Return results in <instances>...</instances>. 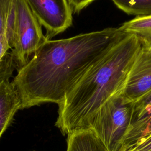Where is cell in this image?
<instances>
[{
    "instance_id": "obj_1",
    "label": "cell",
    "mask_w": 151,
    "mask_h": 151,
    "mask_svg": "<svg viewBox=\"0 0 151 151\" xmlns=\"http://www.w3.org/2000/svg\"><path fill=\"white\" fill-rule=\"evenodd\" d=\"M128 34L119 28L47 40L12 81L21 109L60 104L85 73Z\"/></svg>"
},
{
    "instance_id": "obj_2",
    "label": "cell",
    "mask_w": 151,
    "mask_h": 151,
    "mask_svg": "<svg viewBox=\"0 0 151 151\" xmlns=\"http://www.w3.org/2000/svg\"><path fill=\"white\" fill-rule=\"evenodd\" d=\"M139 37L128 34L97 61L58 105L55 126L64 135L85 129L99 108L122 94L141 47Z\"/></svg>"
},
{
    "instance_id": "obj_3",
    "label": "cell",
    "mask_w": 151,
    "mask_h": 151,
    "mask_svg": "<svg viewBox=\"0 0 151 151\" xmlns=\"http://www.w3.org/2000/svg\"><path fill=\"white\" fill-rule=\"evenodd\" d=\"M10 54L18 71L47 40L42 25L25 0H14L7 30Z\"/></svg>"
},
{
    "instance_id": "obj_4",
    "label": "cell",
    "mask_w": 151,
    "mask_h": 151,
    "mask_svg": "<svg viewBox=\"0 0 151 151\" xmlns=\"http://www.w3.org/2000/svg\"><path fill=\"white\" fill-rule=\"evenodd\" d=\"M122 94L106 101L85 128L94 132L107 151H119L131 122L133 103L126 101Z\"/></svg>"
},
{
    "instance_id": "obj_5",
    "label": "cell",
    "mask_w": 151,
    "mask_h": 151,
    "mask_svg": "<svg viewBox=\"0 0 151 151\" xmlns=\"http://www.w3.org/2000/svg\"><path fill=\"white\" fill-rule=\"evenodd\" d=\"M50 40L72 25L73 10L68 0H25Z\"/></svg>"
},
{
    "instance_id": "obj_6",
    "label": "cell",
    "mask_w": 151,
    "mask_h": 151,
    "mask_svg": "<svg viewBox=\"0 0 151 151\" xmlns=\"http://www.w3.org/2000/svg\"><path fill=\"white\" fill-rule=\"evenodd\" d=\"M151 90V49L142 44L129 71L122 96L133 103Z\"/></svg>"
},
{
    "instance_id": "obj_7",
    "label": "cell",
    "mask_w": 151,
    "mask_h": 151,
    "mask_svg": "<svg viewBox=\"0 0 151 151\" xmlns=\"http://www.w3.org/2000/svg\"><path fill=\"white\" fill-rule=\"evenodd\" d=\"M20 109L21 101L9 77L0 78V138Z\"/></svg>"
},
{
    "instance_id": "obj_8",
    "label": "cell",
    "mask_w": 151,
    "mask_h": 151,
    "mask_svg": "<svg viewBox=\"0 0 151 151\" xmlns=\"http://www.w3.org/2000/svg\"><path fill=\"white\" fill-rule=\"evenodd\" d=\"M150 134L151 105L137 113H132L130 125L123 137L120 150Z\"/></svg>"
},
{
    "instance_id": "obj_9",
    "label": "cell",
    "mask_w": 151,
    "mask_h": 151,
    "mask_svg": "<svg viewBox=\"0 0 151 151\" xmlns=\"http://www.w3.org/2000/svg\"><path fill=\"white\" fill-rule=\"evenodd\" d=\"M66 151H107V150L92 130L89 129H81L67 135Z\"/></svg>"
},
{
    "instance_id": "obj_10",
    "label": "cell",
    "mask_w": 151,
    "mask_h": 151,
    "mask_svg": "<svg viewBox=\"0 0 151 151\" xmlns=\"http://www.w3.org/2000/svg\"><path fill=\"white\" fill-rule=\"evenodd\" d=\"M117 8L129 15H151V0H111Z\"/></svg>"
},
{
    "instance_id": "obj_11",
    "label": "cell",
    "mask_w": 151,
    "mask_h": 151,
    "mask_svg": "<svg viewBox=\"0 0 151 151\" xmlns=\"http://www.w3.org/2000/svg\"><path fill=\"white\" fill-rule=\"evenodd\" d=\"M127 34H134L137 36L151 34V15L137 16L126 21L119 28Z\"/></svg>"
},
{
    "instance_id": "obj_12",
    "label": "cell",
    "mask_w": 151,
    "mask_h": 151,
    "mask_svg": "<svg viewBox=\"0 0 151 151\" xmlns=\"http://www.w3.org/2000/svg\"><path fill=\"white\" fill-rule=\"evenodd\" d=\"M14 0H0V35L7 32Z\"/></svg>"
},
{
    "instance_id": "obj_13",
    "label": "cell",
    "mask_w": 151,
    "mask_h": 151,
    "mask_svg": "<svg viewBox=\"0 0 151 151\" xmlns=\"http://www.w3.org/2000/svg\"><path fill=\"white\" fill-rule=\"evenodd\" d=\"M119 151H151V134Z\"/></svg>"
},
{
    "instance_id": "obj_14",
    "label": "cell",
    "mask_w": 151,
    "mask_h": 151,
    "mask_svg": "<svg viewBox=\"0 0 151 151\" xmlns=\"http://www.w3.org/2000/svg\"><path fill=\"white\" fill-rule=\"evenodd\" d=\"M151 105V90L133 103L132 113H137Z\"/></svg>"
},
{
    "instance_id": "obj_15",
    "label": "cell",
    "mask_w": 151,
    "mask_h": 151,
    "mask_svg": "<svg viewBox=\"0 0 151 151\" xmlns=\"http://www.w3.org/2000/svg\"><path fill=\"white\" fill-rule=\"evenodd\" d=\"M10 48L7 32L0 35V62L7 54Z\"/></svg>"
},
{
    "instance_id": "obj_16",
    "label": "cell",
    "mask_w": 151,
    "mask_h": 151,
    "mask_svg": "<svg viewBox=\"0 0 151 151\" xmlns=\"http://www.w3.org/2000/svg\"><path fill=\"white\" fill-rule=\"evenodd\" d=\"M94 1L96 0H68V2L73 11L76 13H78Z\"/></svg>"
},
{
    "instance_id": "obj_17",
    "label": "cell",
    "mask_w": 151,
    "mask_h": 151,
    "mask_svg": "<svg viewBox=\"0 0 151 151\" xmlns=\"http://www.w3.org/2000/svg\"><path fill=\"white\" fill-rule=\"evenodd\" d=\"M141 41V42L144 45L151 49V34L145 36H138Z\"/></svg>"
}]
</instances>
